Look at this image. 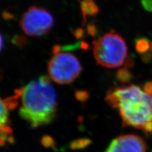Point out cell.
<instances>
[{"label":"cell","instance_id":"obj_13","mask_svg":"<svg viewBox=\"0 0 152 152\" xmlns=\"http://www.w3.org/2000/svg\"><path fill=\"white\" fill-rule=\"evenodd\" d=\"M141 3L146 11L152 12V0H141Z\"/></svg>","mask_w":152,"mask_h":152},{"label":"cell","instance_id":"obj_9","mask_svg":"<svg viewBox=\"0 0 152 152\" xmlns=\"http://www.w3.org/2000/svg\"><path fill=\"white\" fill-rule=\"evenodd\" d=\"M150 44L148 40L145 37L137 38L135 41V47L139 53H145L150 49Z\"/></svg>","mask_w":152,"mask_h":152},{"label":"cell","instance_id":"obj_6","mask_svg":"<svg viewBox=\"0 0 152 152\" xmlns=\"http://www.w3.org/2000/svg\"><path fill=\"white\" fill-rule=\"evenodd\" d=\"M145 140L134 134L121 135L113 139L104 152H146Z\"/></svg>","mask_w":152,"mask_h":152},{"label":"cell","instance_id":"obj_10","mask_svg":"<svg viewBox=\"0 0 152 152\" xmlns=\"http://www.w3.org/2000/svg\"><path fill=\"white\" fill-rule=\"evenodd\" d=\"M116 76L118 81L122 83H129L132 79V74L126 67L118 70L117 72Z\"/></svg>","mask_w":152,"mask_h":152},{"label":"cell","instance_id":"obj_11","mask_svg":"<svg viewBox=\"0 0 152 152\" xmlns=\"http://www.w3.org/2000/svg\"><path fill=\"white\" fill-rule=\"evenodd\" d=\"M12 41L13 43L19 47L24 46L27 42V39L25 36L22 35H15L12 38Z\"/></svg>","mask_w":152,"mask_h":152},{"label":"cell","instance_id":"obj_4","mask_svg":"<svg viewBox=\"0 0 152 152\" xmlns=\"http://www.w3.org/2000/svg\"><path fill=\"white\" fill-rule=\"evenodd\" d=\"M51 79L59 84H69L77 79L82 71L80 61L70 53L53 54L48 66Z\"/></svg>","mask_w":152,"mask_h":152},{"label":"cell","instance_id":"obj_17","mask_svg":"<svg viewBox=\"0 0 152 152\" xmlns=\"http://www.w3.org/2000/svg\"><path fill=\"white\" fill-rule=\"evenodd\" d=\"M3 46V39L1 34H0V52H1Z\"/></svg>","mask_w":152,"mask_h":152},{"label":"cell","instance_id":"obj_12","mask_svg":"<svg viewBox=\"0 0 152 152\" xmlns=\"http://www.w3.org/2000/svg\"><path fill=\"white\" fill-rule=\"evenodd\" d=\"M86 31L88 34L91 36L92 37H95L98 34V27L96 23L94 22H89L87 25L86 27Z\"/></svg>","mask_w":152,"mask_h":152},{"label":"cell","instance_id":"obj_3","mask_svg":"<svg viewBox=\"0 0 152 152\" xmlns=\"http://www.w3.org/2000/svg\"><path fill=\"white\" fill-rule=\"evenodd\" d=\"M127 48L124 39L114 31L93 42V54L96 62L107 68H116L124 64Z\"/></svg>","mask_w":152,"mask_h":152},{"label":"cell","instance_id":"obj_2","mask_svg":"<svg viewBox=\"0 0 152 152\" xmlns=\"http://www.w3.org/2000/svg\"><path fill=\"white\" fill-rule=\"evenodd\" d=\"M20 116L31 127L49 124L56 117L58 103L55 90L47 75H41L18 89Z\"/></svg>","mask_w":152,"mask_h":152},{"label":"cell","instance_id":"obj_19","mask_svg":"<svg viewBox=\"0 0 152 152\" xmlns=\"http://www.w3.org/2000/svg\"><path fill=\"white\" fill-rule=\"evenodd\" d=\"M150 51H151V53H152V41L151 42V43H150Z\"/></svg>","mask_w":152,"mask_h":152},{"label":"cell","instance_id":"obj_5","mask_svg":"<svg viewBox=\"0 0 152 152\" xmlns=\"http://www.w3.org/2000/svg\"><path fill=\"white\" fill-rule=\"evenodd\" d=\"M54 24L51 14L44 8L32 6L23 13L20 26L27 36L41 37L49 33Z\"/></svg>","mask_w":152,"mask_h":152},{"label":"cell","instance_id":"obj_16","mask_svg":"<svg viewBox=\"0 0 152 152\" xmlns=\"http://www.w3.org/2000/svg\"><path fill=\"white\" fill-rule=\"evenodd\" d=\"M151 55L150 54H145L142 57V60H143V61H150L151 60Z\"/></svg>","mask_w":152,"mask_h":152},{"label":"cell","instance_id":"obj_1","mask_svg":"<svg viewBox=\"0 0 152 152\" xmlns=\"http://www.w3.org/2000/svg\"><path fill=\"white\" fill-rule=\"evenodd\" d=\"M105 100L119 112L123 126L152 133V94L136 85L115 87L107 92Z\"/></svg>","mask_w":152,"mask_h":152},{"label":"cell","instance_id":"obj_15","mask_svg":"<svg viewBox=\"0 0 152 152\" xmlns=\"http://www.w3.org/2000/svg\"><path fill=\"white\" fill-rule=\"evenodd\" d=\"M2 16L3 18L6 20H12V19H13L15 16H14L13 14H12L10 12H8L7 11H4L2 13Z\"/></svg>","mask_w":152,"mask_h":152},{"label":"cell","instance_id":"obj_8","mask_svg":"<svg viewBox=\"0 0 152 152\" xmlns=\"http://www.w3.org/2000/svg\"><path fill=\"white\" fill-rule=\"evenodd\" d=\"M80 6L83 15L82 25L84 26L86 23L87 17L96 15L99 12V9L94 0H81L80 1Z\"/></svg>","mask_w":152,"mask_h":152},{"label":"cell","instance_id":"obj_7","mask_svg":"<svg viewBox=\"0 0 152 152\" xmlns=\"http://www.w3.org/2000/svg\"><path fill=\"white\" fill-rule=\"evenodd\" d=\"M9 110L5 99L0 98V146L12 138V129L8 120Z\"/></svg>","mask_w":152,"mask_h":152},{"label":"cell","instance_id":"obj_14","mask_svg":"<svg viewBox=\"0 0 152 152\" xmlns=\"http://www.w3.org/2000/svg\"><path fill=\"white\" fill-rule=\"evenodd\" d=\"M76 39H81L85 35V31L82 28H77L73 32Z\"/></svg>","mask_w":152,"mask_h":152},{"label":"cell","instance_id":"obj_18","mask_svg":"<svg viewBox=\"0 0 152 152\" xmlns=\"http://www.w3.org/2000/svg\"><path fill=\"white\" fill-rule=\"evenodd\" d=\"M2 78H3V72L1 71V70L0 69V81L1 80Z\"/></svg>","mask_w":152,"mask_h":152}]
</instances>
